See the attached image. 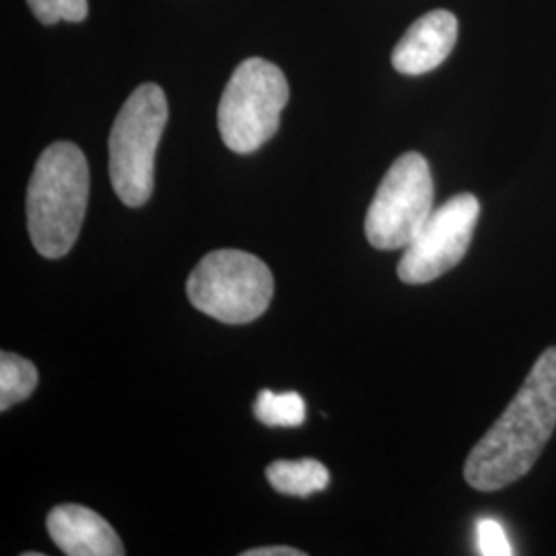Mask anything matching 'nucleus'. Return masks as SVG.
Here are the masks:
<instances>
[{"label":"nucleus","instance_id":"f257e3e1","mask_svg":"<svg viewBox=\"0 0 556 556\" xmlns=\"http://www.w3.org/2000/svg\"><path fill=\"white\" fill-rule=\"evenodd\" d=\"M556 427V346L546 349L516 397L466 459V482L493 493L526 477Z\"/></svg>","mask_w":556,"mask_h":556},{"label":"nucleus","instance_id":"f03ea898","mask_svg":"<svg viewBox=\"0 0 556 556\" xmlns=\"http://www.w3.org/2000/svg\"><path fill=\"white\" fill-rule=\"evenodd\" d=\"M89 188V165L77 144L62 140L41 153L27 188V229L43 258L66 256L79 239Z\"/></svg>","mask_w":556,"mask_h":556},{"label":"nucleus","instance_id":"7ed1b4c3","mask_svg":"<svg viewBox=\"0 0 556 556\" xmlns=\"http://www.w3.org/2000/svg\"><path fill=\"white\" fill-rule=\"evenodd\" d=\"M167 98L160 85L144 83L132 91L114 119L110 135V178L126 206H142L155 190V157L165 124Z\"/></svg>","mask_w":556,"mask_h":556},{"label":"nucleus","instance_id":"20e7f679","mask_svg":"<svg viewBox=\"0 0 556 556\" xmlns=\"http://www.w3.org/2000/svg\"><path fill=\"white\" fill-rule=\"evenodd\" d=\"M190 303L223 324L258 319L275 295L270 268L241 250H215L200 260L186 285Z\"/></svg>","mask_w":556,"mask_h":556},{"label":"nucleus","instance_id":"39448f33","mask_svg":"<svg viewBox=\"0 0 556 556\" xmlns=\"http://www.w3.org/2000/svg\"><path fill=\"white\" fill-rule=\"evenodd\" d=\"M287 103L289 83L277 64L243 60L220 96V139L239 155L256 153L277 135Z\"/></svg>","mask_w":556,"mask_h":556},{"label":"nucleus","instance_id":"423d86ee","mask_svg":"<svg viewBox=\"0 0 556 556\" xmlns=\"http://www.w3.org/2000/svg\"><path fill=\"white\" fill-rule=\"evenodd\" d=\"M435 186L420 153L400 155L381 179L365 219L367 241L378 250H404L431 217Z\"/></svg>","mask_w":556,"mask_h":556},{"label":"nucleus","instance_id":"0eeeda50","mask_svg":"<svg viewBox=\"0 0 556 556\" xmlns=\"http://www.w3.org/2000/svg\"><path fill=\"white\" fill-rule=\"evenodd\" d=\"M478 215L480 202L472 194H457L443 202L404 248L397 264L400 280L425 285L457 266L470 248Z\"/></svg>","mask_w":556,"mask_h":556},{"label":"nucleus","instance_id":"6e6552de","mask_svg":"<svg viewBox=\"0 0 556 556\" xmlns=\"http://www.w3.org/2000/svg\"><path fill=\"white\" fill-rule=\"evenodd\" d=\"M48 534L64 555L122 556L126 553L116 530L93 509L66 503L54 507L48 519Z\"/></svg>","mask_w":556,"mask_h":556},{"label":"nucleus","instance_id":"1a4fd4ad","mask_svg":"<svg viewBox=\"0 0 556 556\" xmlns=\"http://www.w3.org/2000/svg\"><path fill=\"white\" fill-rule=\"evenodd\" d=\"M457 41V20L450 11H431L410 25L392 52V64L402 75L435 71L452 54Z\"/></svg>","mask_w":556,"mask_h":556},{"label":"nucleus","instance_id":"9d476101","mask_svg":"<svg viewBox=\"0 0 556 556\" xmlns=\"http://www.w3.org/2000/svg\"><path fill=\"white\" fill-rule=\"evenodd\" d=\"M266 478L277 493L289 497H312L330 482L326 466L312 457L273 462L266 468Z\"/></svg>","mask_w":556,"mask_h":556},{"label":"nucleus","instance_id":"9b49d317","mask_svg":"<svg viewBox=\"0 0 556 556\" xmlns=\"http://www.w3.org/2000/svg\"><path fill=\"white\" fill-rule=\"evenodd\" d=\"M38 369L29 358L2 351L0 355V410L7 413L34 394L38 388Z\"/></svg>","mask_w":556,"mask_h":556},{"label":"nucleus","instance_id":"f8f14e48","mask_svg":"<svg viewBox=\"0 0 556 556\" xmlns=\"http://www.w3.org/2000/svg\"><path fill=\"white\" fill-rule=\"evenodd\" d=\"M254 413L266 427L298 429L305 422V400L298 392L277 394L273 390H262L256 397Z\"/></svg>","mask_w":556,"mask_h":556},{"label":"nucleus","instance_id":"ddd939ff","mask_svg":"<svg viewBox=\"0 0 556 556\" xmlns=\"http://www.w3.org/2000/svg\"><path fill=\"white\" fill-rule=\"evenodd\" d=\"M27 4L43 25H54L59 21L80 23L89 13L87 0H27Z\"/></svg>","mask_w":556,"mask_h":556},{"label":"nucleus","instance_id":"4468645a","mask_svg":"<svg viewBox=\"0 0 556 556\" xmlns=\"http://www.w3.org/2000/svg\"><path fill=\"white\" fill-rule=\"evenodd\" d=\"M478 553L482 556H511L514 548L497 519L482 517L477 521Z\"/></svg>","mask_w":556,"mask_h":556},{"label":"nucleus","instance_id":"2eb2a0df","mask_svg":"<svg viewBox=\"0 0 556 556\" xmlns=\"http://www.w3.org/2000/svg\"><path fill=\"white\" fill-rule=\"evenodd\" d=\"M243 556H303V551L291 548V546H262L245 551Z\"/></svg>","mask_w":556,"mask_h":556}]
</instances>
